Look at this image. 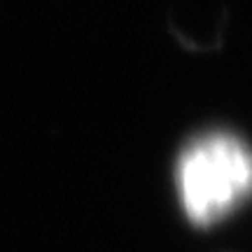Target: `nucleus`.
Wrapping results in <instances>:
<instances>
[{
	"label": "nucleus",
	"mask_w": 252,
	"mask_h": 252,
	"mask_svg": "<svg viewBox=\"0 0 252 252\" xmlns=\"http://www.w3.org/2000/svg\"><path fill=\"white\" fill-rule=\"evenodd\" d=\"M182 206L206 224L229 213L250 187V157L236 138L224 133L201 138L178 163Z\"/></svg>",
	"instance_id": "obj_1"
}]
</instances>
